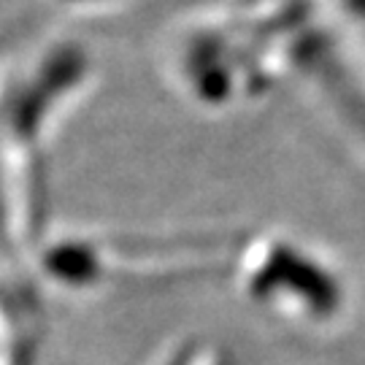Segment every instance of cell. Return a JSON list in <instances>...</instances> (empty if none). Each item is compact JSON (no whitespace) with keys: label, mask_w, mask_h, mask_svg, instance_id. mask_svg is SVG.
Here are the masks:
<instances>
[{"label":"cell","mask_w":365,"mask_h":365,"mask_svg":"<svg viewBox=\"0 0 365 365\" xmlns=\"http://www.w3.org/2000/svg\"><path fill=\"white\" fill-rule=\"evenodd\" d=\"M271 282H287L298 289L300 295H306V300L314 309H330L336 303V284L327 279L325 274H319L312 262L300 260L298 255H292L289 249H279L274 255L271 265L265 268V276L257 279V287H268Z\"/></svg>","instance_id":"cell-1"},{"label":"cell","mask_w":365,"mask_h":365,"mask_svg":"<svg viewBox=\"0 0 365 365\" xmlns=\"http://www.w3.org/2000/svg\"><path fill=\"white\" fill-rule=\"evenodd\" d=\"M78 71H81V60H78V54L73 49H63V52L54 54L52 60H49V66H46V73L41 76L38 84L27 92L25 101L19 103V111H16L19 130H30L33 128V122L38 119L41 108L52 98V92L73 84L78 78Z\"/></svg>","instance_id":"cell-2"},{"label":"cell","mask_w":365,"mask_h":365,"mask_svg":"<svg viewBox=\"0 0 365 365\" xmlns=\"http://www.w3.org/2000/svg\"><path fill=\"white\" fill-rule=\"evenodd\" d=\"M49 268L68 282H90L95 276V260H92L90 249L81 247H60L57 252H52Z\"/></svg>","instance_id":"cell-3"}]
</instances>
